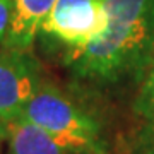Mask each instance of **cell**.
<instances>
[{"mask_svg": "<svg viewBox=\"0 0 154 154\" xmlns=\"http://www.w3.org/2000/svg\"><path fill=\"white\" fill-rule=\"evenodd\" d=\"M106 26L65 63L81 79L115 84L142 79L154 57V0H103Z\"/></svg>", "mask_w": 154, "mask_h": 154, "instance_id": "1", "label": "cell"}, {"mask_svg": "<svg viewBox=\"0 0 154 154\" xmlns=\"http://www.w3.org/2000/svg\"><path fill=\"white\" fill-rule=\"evenodd\" d=\"M22 118L43 128L74 154L105 152L96 120L51 84H41L26 105Z\"/></svg>", "mask_w": 154, "mask_h": 154, "instance_id": "2", "label": "cell"}, {"mask_svg": "<svg viewBox=\"0 0 154 154\" xmlns=\"http://www.w3.org/2000/svg\"><path fill=\"white\" fill-rule=\"evenodd\" d=\"M106 26L103 0H57L43 31L70 50L84 48Z\"/></svg>", "mask_w": 154, "mask_h": 154, "instance_id": "3", "label": "cell"}, {"mask_svg": "<svg viewBox=\"0 0 154 154\" xmlns=\"http://www.w3.org/2000/svg\"><path fill=\"white\" fill-rule=\"evenodd\" d=\"M41 84L39 63L29 51L0 50V120L9 123L21 118Z\"/></svg>", "mask_w": 154, "mask_h": 154, "instance_id": "4", "label": "cell"}, {"mask_svg": "<svg viewBox=\"0 0 154 154\" xmlns=\"http://www.w3.org/2000/svg\"><path fill=\"white\" fill-rule=\"evenodd\" d=\"M57 0H14L11 29L4 48L29 51Z\"/></svg>", "mask_w": 154, "mask_h": 154, "instance_id": "5", "label": "cell"}, {"mask_svg": "<svg viewBox=\"0 0 154 154\" xmlns=\"http://www.w3.org/2000/svg\"><path fill=\"white\" fill-rule=\"evenodd\" d=\"M5 135L11 154H74L62 147L43 128L22 116L5 123Z\"/></svg>", "mask_w": 154, "mask_h": 154, "instance_id": "6", "label": "cell"}, {"mask_svg": "<svg viewBox=\"0 0 154 154\" xmlns=\"http://www.w3.org/2000/svg\"><path fill=\"white\" fill-rule=\"evenodd\" d=\"M135 111L154 134V57L142 77V84L135 99Z\"/></svg>", "mask_w": 154, "mask_h": 154, "instance_id": "7", "label": "cell"}, {"mask_svg": "<svg viewBox=\"0 0 154 154\" xmlns=\"http://www.w3.org/2000/svg\"><path fill=\"white\" fill-rule=\"evenodd\" d=\"M14 0H0V43L4 45L12 22Z\"/></svg>", "mask_w": 154, "mask_h": 154, "instance_id": "8", "label": "cell"}, {"mask_svg": "<svg viewBox=\"0 0 154 154\" xmlns=\"http://www.w3.org/2000/svg\"><path fill=\"white\" fill-rule=\"evenodd\" d=\"M4 132H5V123L0 120V137H2V134H4Z\"/></svg>", "mask_w": 154, "mask_h": 154, "instance_id": "9", "label": "cell"}, {"mask_svg": "<svg viewBox=\"0 0 154 154\" xmlns=\"http://www.w3.org/2000/svg\"><path fill=\"white\" fill-rule=\"evenodd\" d=\"M84 154H105V152H84Z\"/></svg>", "mask_w": 154, "mask_h": 154, "instance_id": "10", "label": "cell"}]
</instances>
